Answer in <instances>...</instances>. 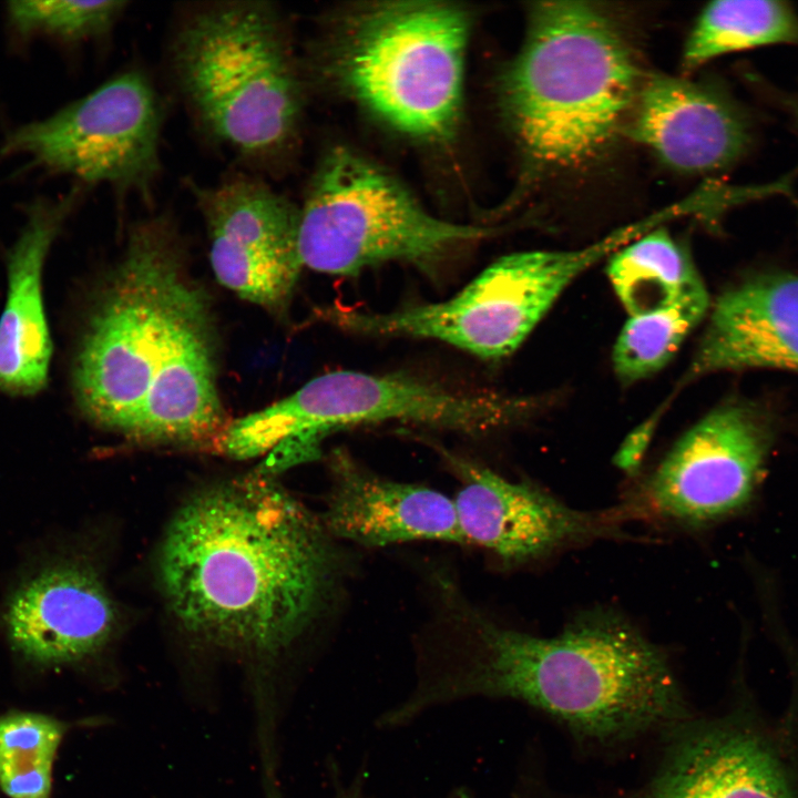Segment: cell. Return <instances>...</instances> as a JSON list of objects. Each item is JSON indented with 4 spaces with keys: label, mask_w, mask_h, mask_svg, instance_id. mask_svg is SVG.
<instances>
[{
    "label": "cell",
    "mask_w": 798,
    "mask_h": 798,
    "mask_svg": "<svg viewBox=\"0 0 798 798\" xmlns=\"http://www.w3.org/2000/svg\"><path fill=\"white\" fill-rule=\"evenodd\" d=\"M798 45V14L785 1L722 0L707 3L685 41L683 66L758 47Z\"/></svg>",
    "instance_id": "20"
},
{
    "label": "cell",
    "mask_w": 798,
    "mask_h": 798,
    "mask_svg": "<svg viewBox=\"0 0 798 798\" xmlns=\"http://www.w3.org/2000/svg\"><path fill=\"white\" fill-rule=\"evenodd\" d=\"M187 186L206 226L218 283L268 311H283L304 268L299 209L253 173Z\"/></svg>",
    "instance_id": "11"
},
{
    "label": "cell",
    "mask_w": 798,
    "mask_h": 798,
    "mask_svg": "<svg viewBox=\"0 0 798 798\" xmlns=\"http://www.w3.org/2000/svg\"><path fill=\"white\" fill-rule=\"evenodd\" d=\"M635 798H798V773L751 715L686 720Z\"/></svg>",
    "instance_id": "13"
},
{
    "label": "cell",
    "mask_w": 798,
    "mask_h": 798,
    "mask_svg": "<svg viewBox=\"0 0 798 798\" xmlns=\"http://www.w3.org/2000/svg\"><path fill=\"white\" fill-rule=\"evenodd\" d=\"M518 409L511 399L416 376L337 370L228 422L216 447L239 460L267 453L255 472L274 478L317 458L323 439L342 429L399 421L480 433L504 426Z\"/></svg>",
    "instance_id": "7"
},
{
    "label": "cell",
    "mask_w": 798,
    "mask_h": 798,
    "mask_svg": "<svg viewBox=\"0 0 798 798\" xmlns=\"http://www.w3.org/2000/svg\"><path fill=\"white\" fill-rule=\"evenodd\" d=\"M798 372V275L760 273L716 300L689 375L748 369Z\"/></svg>",
    "instance_id": "18"
},
{
    "label": "cell",
    "mask_w": 798,
    "mask_h": 798,
    "mask_svg": "<svg viewBox=\"0 0 798 798\" xmlns=\"http://www.w3.org/2000/svg\"><path fill=\"white\" fill-rule=\"evenodd\" d=\"M127 4L119 0L9 1L6 16L11 31L21 40L45 38L80 44L109 34Z\"/></svg>",
    "instance_id": "23"
},
{
    "label": "cell",
    "mask_w": 798,
    "mask_h": 798,
    "mask_svg": "<svg viewBox=\"0 0 798 798\" xmlns=\"http://www.w3.org/2000/svg\"><path fill=\"white\" fill-rule=\"evenodd\" d=\"M491 233L432 215L396 178L342 147L321 161L299 209L303 265L329 275L388 262L432 270Z\"/></svg>",
    "instance_id": "8"
},
{
    "label": "cell",
    "mask_w": 798,
    "mask_h": 798,
    "mask_svg": "<svg viewBox=\"0 0 798 798\" xmlns=\"http://www.w3.org/2000/svg\"><path fill=\"white\" fill-rule=\"evenodd\" d=\"M653 426L649 422L641 424L623 441L614 457V463L620 470L628 474L638 470L651 441Z\"/></svg>",
    "instance_id": "24"
},
{
    "label": "cell",
    "mask_w": 798,
    "mask_h": 798,
    "mask_svg": "<svg viewBox=\"0 0 798 798\" xmlns=\"http://www.w3.org/2000/svg\"><path fill=\"white\" fill-rule=\"evenodd\" d=\"M606 274L630 316L663 309L705 287L687 248L664 228L616 250Z\"/></svg>",
    "instance_id": "19"
},
{
    "label": "cell",
    "mask_w": 798,
    "mask_h": 798,
    "mask_svg": "<svg viewBox=\"0 0 798 798\" xmlns=\"http://www.w3.org/2000/svg\"><path fill=\"white\" fill-rule=\"evenodd\" d=\"M471 18L441 1L347 9L321 44V74L382 124L429 144L458 132Z\"/></svg>",
    "instance_id": "6"
},
{
    "label": "cell",
    "mask_w": 798,
    "mask_h": 798,
    "mask_svg": "<svg viewBox=\"0 0 798 798\" xmlns=\"http://www.w3.org/2000/svg\"><path fill=\"white\" fill-rule=\"evenodd\" d=\"M170 62L200 130L249 172L287 152L301 116L303 81L273 6L245 0L186 9Z\"/></svg>",
    "instance_id": "5"
},
{
    "label": "cell",
    "mask_w": 798,
    "mask_h": 798,
    "mask_svg": "<svg viewBox=\"0 0 798 798\" xmlns=\"http://www.w3.org/2000/svg\"><path fill=\"white\" fill-rule=\"evenodd\" d=\"M320 518L257 473L201 490L161 544L158 576L183 628L216 646L275 655L318 617L338 556Z\"/></svg>",
    "instance_id": "2"
},
{
    "label": "cell",
    "mask_w": 798,
    "mask_h": 798,
    "mask_svg": "<svg viewBox=\"0 0 798 798\" xmlns=\"http://www.w3.org/2000/svg\"><path fill=\"white\" fill-rule=\"evenodd\" d=\"M708 308L709 296L704 287L663 309L630 316L612 352L613 368L620 379L633 382L663 369Z\"/></svg>",
    "instance_id": "21"
},
{
    "label": "cell",
    "mask_w": 798,
    "mask_h": 798,
    "mask_svg": "<svg viewBox=\"0 0 798 798\" xmlns=\"http://www.w3.org/2000/svg\"><path fill=\"white\" fill-rule=\"evenodd\" d=\"M66 729L41 713L0 716V789L7 797L51 798L53 765Z\"/></svg>",
    "instance_id": "22"
},
{
    "label": "cell",
    "mask_w": 798,
    "mask_h": 798,
    "mask_svg": "<svg viewBox=\"0 0 798 798\" xmlns=\"http://www.w3.org/2000/svg\"><path fill=\"white\" fill-rule=\"evenodd\" d=\"M779 100L798 130V91L781 94Z\"/></svg>",
    "instance_id": "26"
},
{
    "label": "cell",
    "mask_w": 798,
    "mask_h": 798,
    "mask_svg": "<svg viewBox=\"0 0 798 798\" xmlns=\"http://www.w3.org/2000/svg\"><path fill=\"white\" fill-rule=\"evenodd\" d=\"M625 135L674 171L705 174L726 168L747 153L753 124L717 83L653 73L644 75Z\"/></svg>",
    "instance_id": "15"
},
{
    "label": "cell",
    "mask_w": 798,
    "mask_h": 798,
    "mask_svg": "<svg viewBox=\"0 0 798 798\" xmlns=\"http://www.w3.org/2000/svg\"><path fill=\"white\" fill-rule=\"evenodd\" d=\"M320 521L332 539L365 546L413 541L464 543L453 499L432 488L381 478L347 451L328 458Z\"/></svg>",
    "instance_id": "17"
},
{
    "label": "cell",
    "mask_w": 798,
    "mask_h": 798,
    "mask_svg": "<svg viewBox=\"0 0 798 798\" xmlns=\"http://www.w3.org/2000/svg\"><path fill=\"white\" fill-rule=\"evenodd\" d=\"M164 105L142 70L129 69L51 115L19 125L0 155L21 156L79 186L108 185L146 200L161 173Z\"/></svg>",
    "instance_id": "9"
},
{
    "label": "cell",
    "mask_w": 798,
    "mask_h": 798,
    "mask_svg": "<svg viewBox=\"0 0 798 798\" xmlns=\"http://www.w3.org/2000/svg\"><path fill=\"white\" fill-rule=\"evenodd\" d=\"M774 437L763 406L745 399L720 405L675 442L646 481L647 508L690 528L738 513L761 482Z\"/></svg>",
    "instance_id": "10"
},
{
    "label": "cell",
    "mask_w": 798,
    "mask_h": 798,
    "mask_svg": "<svg viewBox=\"0 0 798 798\" xmlns=\"http://www.w3.org/2000/svg\"><path fill=\"white\" fill-rule=\"evenodd\" d=\"M334 771L332 789L330 798H376L368 789L367 777L359 771L346 779L338 777L336 768ZM440 798H471L470 789L457 786L449 789Z\"/></svg>",
    "instance_id": "25"
},
{
    "label": "cell",
    "mask_w": 798,
    "mask_h": 798,
    "mask_svg": "<svg viewBox=\"0 0 798 798\" xmlns=\"http://www.w3.org/2000/svg\"><path fill=\"white\" fill-rule=\"evenodd\" d=\"M211 305L186 272L174 222H135L95 291L71 360L83 417L146 443L217 444L227 422Z\"/></svg>",
    "instance_id": "1"
},
{
    "label": "cell",
    "mask_w": 798,
    "mask_h": 798,
    "mask_svg": "<svg viewBox=\"0 0 798 798\" xmlns=\"http://www.w3.org/2000/svg\"><path fill=\"white\" fill-rule=\"evenodd\" d=\"M610 11L584 1L531 6L523 44L499 80V105L529 171L579 173L625 135L644 79Z\"/></svg>",
    "instance_id": "4"
},
{
    "label": "cell",
    "mask_w": 798,
    "mask_h": 798,
    "mask_svg": "<svg viewBox=\"0 0 798 798\" xmlns=\"http://www.w3.org/2000/svg\"><path fill=\"white\" fill-rule=\"evenodd\" d=\"M478 621L470 643L424 657L393 705L401 724L474 698L520 702L604 745L689 719L664 652L617 612H583L548 637Z\"/></svg>",
    "instance_id": "3"
},
{
    "label": "cell",
    "mask_w": 798,
    "mask_h": 798,
    "mask_svg": "<svg viewBox=\"0 0 798 798\" xmlns=\"http://www.w3.org/2000/svg\"><path fill=\"white\" fill-rule=\"evenodd\" d=\"M81 191L76 185L58 200L30 203L8 250L7 295L0 315V393L6 396H34L48 383L53 344L44 306V267Z\"/></svg>",
    "instance_id": "16"
},
{
    "label": "cell",
    "mask_w": 798,
    "mask_h": 798,
    "mask_svg": "<svg viewBox=\"0 0 798 798\" xmlns=\"http://www.w3.org/2000/svg\"><path fill=\"white\" fill-rule=\"evenodd\" d=\"M460 481L453 499L464 543L505 563H525L579 543L611 536L628 512L573 509L525 481L444 451Z\"/></svg>",
    "instance_id": "14"
},
{
    "label": "cell",
    "mask_w": 798,
    "mask_h": 798,
    "mask_svg": "<svg viewBox=\"0 0 798 798\" xmlns=\"http://www.w3.org/2000/svg\"><path fill=\"white\" fill-rule=\"evenodd\" d=\"M116 623L114 602L96 571L43 541L25 553L0 603V630L8 646L39 667L96 654Z\"/></svg>",
    "instance_id": "12"
}]
</instances>
